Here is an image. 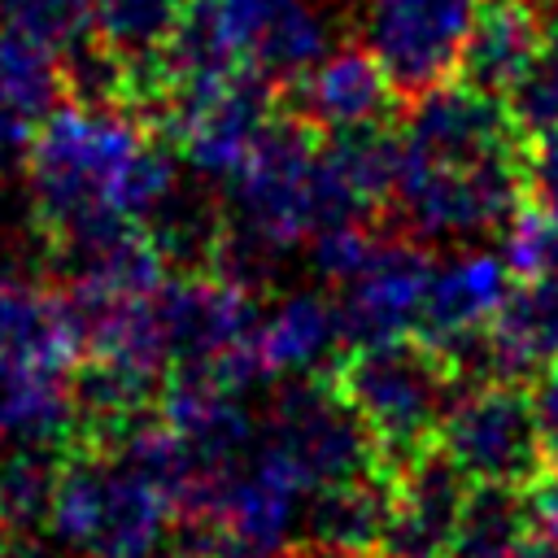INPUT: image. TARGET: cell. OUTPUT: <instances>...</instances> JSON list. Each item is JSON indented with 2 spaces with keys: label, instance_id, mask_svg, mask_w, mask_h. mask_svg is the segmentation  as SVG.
Segmentation results:
<instances>
[{
  "label": "cell",
  "instance_id": "obj_35",
  "mask_svg": "<svg viewBox=\"0 0 558 558\" xmlns=\"http://www.w3.org/2000/svg\"><path fill=\"white\" fill-rule=\"evenodd\" d=\"M532 405H536L545 458H549V466H558V362L536 375V384H532Z\"/></svg>",
  "mask_w": 558,
  "mask_h": 558
},
{
  "label": "cell",
  "instance_id": "obj_34",
  "mask_svg": "<svg viewBox=\"0 0 558 558\" xmlns=\"http://www.w3.org/2000/svg\"><path fill=\"white\" fill-rule=\"evenodd\" d=\"M31 144H35V122L0 105V179H13L17 170H26Z\"/></svg>",
  "mask_w": 558,
  "mask_h": 558
},
{
  "label": "cell",
  "instance_id": "obj_27",
  "mask_svg": "<svg viewBox=\"0 0 558 558\" xmlns=\"http://www.w3.org/2000/svg\"><path fill=\"white\" fill-rule=\"evenodd\" d=\"M57 471L61 458L52 453V445H9V453L0 458V519L17 532L48 523Z\"/></svg>",
  "mask_w": 558,
  "mask_h": 558
},
{
  "label": "cell",
  "instance_id": "obj_32",
  "mask_svg": "<svg viewBox=\"0 0 558 558\" xmlns=\"http://www.w3.org/2000/svg\"><path fill=\"white\" fill-rule=\"evenodd\" d=\"M527 187L532 201L558 209V122L527 135Z\"/></svg>",
  "mask_w": 558,
  "mask_h": 558
},
{
  "label": "cell",
  "instance_id": "obj_28",
  "mask_svg": "<svg viewBox=\"0 0 558 558\" xmlns=\"http://www.w3.org/2000/svg\"><path fill=\"white\" fill-rule=\"evenodd\" d=\"M0 22L74 57L92 39V0H0Z\"/></svg>",
  "mask_w": 558,
  "mask_h": 558
},
{
  "label": "cell",
  "instance_id": "obj_13",
  "mask_svg": "<svg viewBox=\"0 0 558 558\" xmlns=\"http://www.w3.org/2000/svg\"><path fill=\"white\" fill-rule=\"evenodd\" d=\"M436 266L440 262L423 244V235L375 240V248L357 266V275L336 288L344 344L366 349V344H388V340L418 336Z\"/></svg>",
  "mask_w": 558,
  "mask_h": 558
},
{
  "label": "cell",
  "instance_id": "obj_39",
  "mask_svg": "<svg viewBox=\"0 0 558 558\" xmlns=\"http://www.w3.org/2000/svg\"><path fill=\"white\" fill-rule=\"evenodd\" d=\"M554 558H558V554H554Z\"/></svg>",
  "mask_w": 558,
  "mask_h": 558
},
{
  "label": "cell",
  "instance_id": "obj_15",
  "mask_svg": "<svg viewBox=\"0 0 558 558\" xmlns=\"http://www.w3.org/2000/svg\"><path fill=\"white\" fill-rule=\"evenodd\" d=\"M466 497L471 480L440 449L392 466L379 558H453Z\"/></svg>",
  "mask_w": 558,
  "mask_h": 558
},
{
  "label": "cell",
  "instance_id": "obj_17",
  "mask_svg": "<svg viewBox=\"0 0 558 558\" xmlns=\"http://www.w3.org/2000/svg\"><path fill=\"white\" fill-rule=\"evenodd\" d=\"M192 0H92V44L126 70V109L157 113L166 96V48L183 31Z\"/></svg>",
  "mask_w": 558,
  "mask_h": 558
},
{
  "label": "cell",
  "instance_id": "obj_8",
  "mask_svg": "<svg viewBox=\"0 0 558 558\" xmlns=\"http://www.w3.org/2000/svg\"><path fill=\"white\" fill-rule=\"evenodd\" d=\"M153 118L201 179L227 183L279 118L275 83L253 70L174 83Z\"/></svg>",
  "mask_w": 558,
  "mask_h": 558
},
{
  "label": "cell",
  "instance_id": "obj_7",
  "mask_svg": "<svg viewBox=\"0 0 558 558\" xmlns=\"http://www.w3.org/2000/svg\"><path fill=\"white\" fill-rule=\"evenodd\" d=\"M257 449H266L305 488L388 471L379 445L336 375H292L270 397L257 423Z\"/></svg>",
  "mask_w": 558,
  "mask_h": 558
},
{
  "label": "cell",
  "instance_id": "obj_12",
  "mask_svg": "<svg viewBox=\"0 0 558 558\" xmlns=\"http://www.w3.org/2000/svg\"><path fill=\"white\" fill-rule=\"evenodd\" d=\"M310 488L288 475L266 449H253L209 497L205 523L209 545L222 558H288L301 545V514Z\"/></svg>",
  "mask_w": 558,
  "mask_h": 558
},
{
  "label": "cell",
  "instance_id": "obj_25",
  "mask_svg": "<svg viewBox=\"0 0 558 558\" xmlns=\"http://www.w3.org/2000/svg\"><path fill=\"white\" fill-rule=\"evenodd\" d=\"M453 558H554V549L536 532L523 488L471 484Z\"/></svg>",
  "mask_w": 558,
  "mask_h": 558
},
{
  "label": "cell",
  "instance_id": "obj_2",
  "mask_svg": "<svg viewBox=\"0 0 558 558\" xmlns=\"http://www.w3.org/2000/svg\"><path fill=\"white\" fill-rule=\"evenodd\" d=\"M26 183L44 244L65 257L118 227H153L179 196V166L135 109L74 96L39 122Z\"/></svg>",
  "mask_w": 558,
  "mask_h": 558
},
{
  "label": "cell",
  "instance_id": "obj_19",
  "mask_svg": "<svg viewBox=\"0 0 558 558\" xmlns=\"http://www.w3.org/2000/svg\"><path fill=\"white\" fill-rule=\"evenodd\" d=\"M340 349H349L340 305L336 296L314 292V288L283 292L270 310H262L253 327V357L262 366V379L318 375V366H327Z\"/></svg>",
  "mask_w": 558,
  "mask_h": 558
},
{
  "label": "cell",
  "instance_id": "obj_24",
  "mask_svg": "<svg viewBox=\"0 0 558 558\" xmlns=\"http://www.w3.org/2000/svg\"><path fill=\"white\" fill-rule=\"evenodd\" d=\"M78 436L74 379L0 353V445H61Z\"/></svg>",
  "mask_w": 558,
  "mask_h": 558
},
{
  "label": "cell",
  "instance_id": "obj_18",
  "mask_svg": "<svg viewBox=\"0 0 558 558\" xmlns=\"http://www.w3.org/2000/svg\"><path fill=\"white\" fill-rule=\"evenodd\" d=\"M0 353L70 375L87 357L70 292L0 270Z\"/></svg>",
  "mask_w": 558,
  "mask_h": 558
},
{
  "label": "cell",
  "instance_id": "obj_23",
  "mask_svg": "<svg viewBox=\"0 0 558 558\" xmlns=\"http://www.w3.org/2000/svg\"><path fill=\"white\" fill-rule=\"evenodd\" d=\"M488 375L501 379H536L558 362V279L532 275L519 279L488 327L484 340Z\"/></svg>",
  "mask_w": 558,
  "mask_h": 558
},
{
  "label": "cell",
  "instance_id": "obj_14",
  "mask_svg": "<svg viewBox=\"0 0 558 558\" xmlns=\"http://www.w3.org/2000/svg\"><path fill=\"white\" fill-rule=\"evenodd\" d=\"M362 35L401 92H423L458 70L480 0H357Z\"/></svg>",
  "mask_w": 558,
  "mask_h": 558
},
{
  "label": "cell",
  "instance_id": "obj_5",
  "mask_svg": "<svg viewBox=\"0 0 558 558\" xmlns=\"http://www.w3.org/2000/svg\"><path fill=\"white\" fill-rule=\"evenodd\" d=\"M336 384L371 427L388 471L436 445L440 418L458 392V375L418 336L349 349L336 366Z\"/></svg>",
  "mask_w": 558,
  "mask_h": 558
},
{
  "label": "cell",
  "instance_id": "obj_26",
  "mask_svg": "<svg viewBox=\"0 0 558 558\" xmlns=\"http://www.w3.org/2000/svg\"><path fill=\"white\" fill-rule=\"evenodd\" d=\"M65 92H70L65 52L17 26H0V105L31 122H44L52 109L65 105Z\"/></svg>",
  "mask_w": 558,
  "mask_h": 558
},
{
  "label": "cell",
  "instance_id": "obj_31",
  "mask_svg": "<svg viewBox=\"0 0 558 558\" xmlns=\"http://www.w3.org/2000/svg\"><path fill=\"white\" fill-rule=\"evenodd\" d=\"M506 105H510L514 122L523 126V135L545 131V126L558 122V17L549 22L545 44H541L532 70H527L523 83L506 96Z\"/></svg>",
  "mask_w": 558,
  "mask_h": 558
},
{
  "label": "cell",
  "instance_id": "obj_36",
  "mask_svg": "<svg viewBox=\"0 0 558 558\" xmlns=\"http://www.w3.org/2000/svg\"><path fill=\"white\" fill-rule=\"evenodd\" d=\"M148 558H222V554H218V549H214V545L205 541V545H179V549H153Z\"/></svg>",
  "mask_w": 558,
  "mask_h": 558
},
{
  "label": "cell",
  "instance_id": "obj_37",
  "mask_svg": "<svg viewBox=\"0 0 558 558\" xmlns=\"http://www.w3.org/2000/svg\"><path fill=\"white\" fill-rule=\"evenodd\" d=\"M22 536L26 532H17V527H9L0 519V558H22Z\"/></svg>",
  "mask_w": 558,
  "mask_h": 558
},
{
  "label": "cell",
  "instance_id": "obj_20",
  "mask_svg": "<svg viewBox=\"0 0 558 558\" xmlns=\"http://www.w3.org/2000/svg\"><path fill=\"white\" fill-rule=\"evenodd\" d=\"M545 31H549V22L541 17L536 4L480 0L466 44H462V57H458V78L506 100L532 70V61L545 44Z\"/></svg>",
  "mask_w": 558,
  "mask_h": 558
},
{
  "label": "cell",
  "instance_id": "obj_33",
  "mask_svg": "<svg viewBox=\"0 0 558 558\" xmlns=\"http://www.w3.org/2000/svg\"><path fill=\"white\" fill-rule=\"evenodd\" d=\"M523 497H527V510H532L536 532H541L545 545L558 554V466H545V471L523 488Z\"/></svg>",
  "mask_w": 558,
  "mask_h": 558
},
{
  "label": "cell",
  "instance_id": "obj_38",
  "mask_svg": "<svg viewBox=\"0 0 558 558\" xmlns=\"http://www.w3.org/2000/svg\"><path fill=\"white\" fill-rule=\"evenodd\" d=\"M523 4H536V9H549V4H558V0H523Z\"/></svg>",
  "mask_w": 558,
  "mask_h": 558
},
{
  "label": "cell",
  "instance_id": "obj_6",
  "mask_svg": "<svg viewBox=\"0 0 558 558\" xmlns=\"http://www.w3.org/2000/svg\"><path fill=\"white\" fill-rule=\"evenodd\" d=\"M170 371H201L235 392L262 384L253 327L262 318L253 283L227 266H187L157 288Z\"/></svg>",
  "mask_w": 558,
  "mask_h": 558
},
{
  "label": "cell",
  "instance_id": "obj_21",
  "mask_svg": "<svg viewBox=\"0 0 558 558\" xmlns=\"http://www.w3.org/2000/svg\"><path fill=\"white\" fill-rule=\"evenodd\" d=\"M397 166H401V140L388 126L327 135L318 144V183H323L327 222L366 218L384 201H392Z\"/></svg>",
  "mask_w": 558,
  "mask_h": 558
},
{
  "label": "cell",
  "instance_id": "obj_3",
  "mask_svg": "<svg viewBox=\"0 0 558 558\" xmlns=\"http://www.w3.org/2000/svg\"><path fill=\"white\" fill-rule=\"evenodd\" d=\"M318 131L301 118H275L253 157L222 183V244L227 270L253 275L270 270L327 222L323 183H318Z\"/></svg>",
  "mask_w": 558,
  "mask_h": 558
},
{
  "label": "cell",
  "instance_id": "obj_22",
  "mask_svg": "<svg viewBox=\"0 0 558 558\" xmlns=\"http://www.w3.org/2000/svg\"><path fill=\"white\" fill-rule=\"evenodd\" d=\"M388 519V471L310 488L301 514V549L314 558H379Z\"/></svg>",
  "mask_w": 558,
  "mask_h": 558
},
{
  "label": "cell",
  "instance_id": "obj_1",
  "mask_svg": "<svg viewBox=\"0 0 558 558\" xmlns=\"http://www.w3.org/2000/svg\"><path fill=\"white\" fill-rule=\"evenodd\" d=\"M401 166L392 205L423 240H475L501 231L527 201V135L501 96L471 83L414 92L397 131Z\"/></svg>",
  "mask_w": 558,
  "mask_h": 558
},
{
  "label": "cell",
  "instance_id": "obj_16",
  "mask_svg": "<svg viewBox=\"0 0 558 558\" xmlns=\"http://www.w3.org/2000/svg\"><path fill=\"white\" fill-rule=\"evenodd\" d=\"M397 78L375 57L371 44H331L296 83L292 105L296 118L310 122L318 135H344L384 126L397 100Z\"/></svg>",
  "mask_w": 558,
  "mask_h": 558
},
{
  "label": "cell",
  "instance_id": "obj_10",
  "mask_svg": "<svg viewBox=\"0 0 558 558\" xmlns=\"http://www.w3.org/2000/svg\"><path fill=\"white\" fill-rule=\"evenodd\" d=\"M183 26L270 83H296L336 44L331 13L314 0H192Z\"/></svg>",
  "mask_w": 558,
  "mask_h": 558
},
{
  "label": "cell",
  "instance_id": "obj_30",
  "mask_svg": "<svg viewBox=\"0 0 558 558\" xmlns=\"http://www.w3.org/2000/svg\"><path fill=\"white\" fill-rule=\"evenodd\" d=\"M371 248H375V235H371L366 218H340V222H323L305 240V262L327 288H340L357 275V266L371 257Z\"/></svg>",
  "mask_w": 558,
  "mask_h": 558
},
{
  "label": "cell",
  "instance_id": "obj_9",
  "mask_svg": "<svg viewBox=\"0 0 558 558\" xmlns=\"http://www.w3.org/2000/svg\"><path fill=\"white\" fill-rule=\"evenodd\" d=\"M436 449L471 484L527 488L549 466L532 392L519 379H501V375H480L458 384L440 418Z\"/></svg>",
  "mask_w": 558,
  "mask_h": 558
},
{
  "label": "cell",
  "instance_id": "obj_29",
  "mask_svg": "<svg viewBox=\"0 0 558 558\" xmlns=\"http://www.w3.org/2000/svg\"><path fill=\"white\" fill-rule=\"evenodd\" d=\"M501 253L519 279L554 275L558 279V209L527 201L506 227H501Z\"/></svg>",
  "mask_w": 558,
  "mask_h": 558
},
{
  "label": "cell",
  "instance_id": "obj_11",
  "mask_svg": "<svg viewBox=\"0 0 558 558\" xmlns=\"http://www.w3.org/2000/svg\"><path fill=\"white\" fill-rule=\"evenodd\" d=\"M514 288V270L501 248H462L436 266L418 340L462 379L488 375L484 340Z\"/></svg>",
  "mask_w": 558,
  "mask_h": 558
},
{
  "label": "cell",
  "instance_id": "obj_4",
  "mask_svg": "<svg viewBox=\"0 0 558 558\" xmlns=\"http://www.w3.org/2000/svg\"><path fill=\"white\" fill-rule=\"evenodd\" d=\"M179 506L166 484L118 445H83L61 458L48 532L78 558H148Z\"/></svg>",
  "mask_w": 558,
  "mask_h": 558
}]
</instances>
